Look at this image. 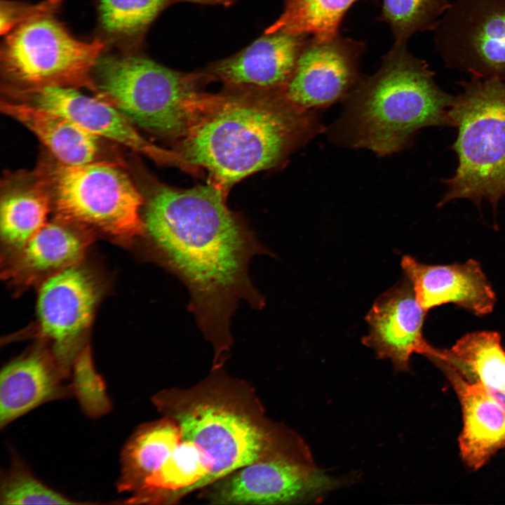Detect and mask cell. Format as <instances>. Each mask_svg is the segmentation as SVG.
<instances>
[{
    "instance_id": "1",
    "label": "cell",
    "mask_w": 505,
    "mask_h": 505,
    "mask_svg": "<svg viewBox=\"0 0 505 505\" xmlns=\"http://www.w3.org/2000/svg\"><path fill=\"white\" fill-rule=\"evenodd\" d=\"M224 194L211 183L187 189L161 185L142 217L159 260L189 290V309L213 344L215 363L229 356L230 321L238 304L264 308L248 265L254 256L269 252L229 209Z\"/></svg>"
},
{
    "instance_id": "2",
    "label": "cell",
    "mask_w": 505,
    "mask_h": 505,
    "mask_svg": "<svg viewBox=\"0 0 505 505\" xmlns=\"http://www.w3.org/2000/svg\"><path fill=\"white\" fill-rule=\"evenodd\" d=\"M206 93L176 151L184 167L206 170L224 193L233 184L281 163L321 130L313 110L277 91Z\"/></svg>"
},
{
    "instance_id": "3",
    "label": "cell",
    "mask_w": 505,
    "mask_h": 505,
    "mask_svg": "<svg viewBox=\"0 0 505 505\" xmlns=\"http://www.w3.org/2000/svg\"><path fill=\"white\" fill-rule=\"evenodd\" d=\"M152 402L177 422L181 439L193 442L206 454L211 471L203 489L261 459L295 434L269 420L252 388L222 368L213 369L191 388L157 393Z\"/></svg>"
},
{
    "instance_id": "4",
    "label": "cell",
    "mask_w": 505,
    "mask_h": 505,
    "mask_svg": "<svg viewBox=\"0 0 505 505\" xmlns=\"http://www.w3.org/2000/svg\"><path fill=\"white\" fill-rule=\"evenodd\" d=\"M346 99L335 140L386 156L409 146L420 129L450 126L454 95L437 85L426 61L394 44L377 72L361 78Z\"/></svg>"
},
{
    "instance_id": "5",
    "label": "cell",
    "mask_w": 505,
    "mask_h": 505,
    "mask_svg": "<svg viewBox=\"0 0 505 505\" xmlns=\"http://www.w3.org/2000/svg\"><path fill=\"white\" fill-rule=\"evenodd\" d=\"M96 95L134 126L179 142L206 93L204 73L187 74L139 55L100 57L93 70Z\"/></svg>"
},
{
    "instance_id": "6",
    "label": "cell",
    "mask_w": 505,
    "mask_h": 505,
    "mask_svg": "<svg viewBox=\"0 0 505 505\" xmlns=\"http://www.w3.org/2000/svg\"><path fill=\"white\" fill-rule=\"evenodd\" d=\"M458 84L449 111L458 165L439 203L466 199L496 208L505 202V81L471 76Z\"/></svg>"
},
{
    "instance_id": "7",
    "label": "cell",
    "mask_w": 505,
    "mask_h": 505,
    "mask_svg": "<svg viewBox=\"0 0 505 505\" xmlns=\"http://www.w3.org/2000/svg\"><path fill=\"white\" fill-rule=\"evenodd\" d=\"M105 46L75 39L53 13L25 21L6 34L1 48L6 90L55 86L96 93L93 70Z\"/></svg>"
},
{
    "instance_id": "8",
    "label": "cell",
    "mask_w": 505,
    "mask_h": 505,
    "mask_svg": "<svg viewBox=\"0 0 505 505\" xmlns=\"http://www.w3.org/2000/svg\"><path fill=\"white\" fill-rule=\"evenodd\" d=\"M41 176L49 188L58 218L126 240L144 233L142 196L115 165L59 163Z\"/></svg>"
},
{
    "instance_id": "9",
    "label": "cell",
    "mask_w": 505,
    "mask_h": 505,
    "mask_svg": "<svg viewBox=\"0 0 505 505\" xmlns=\"http://www.w3.org/2000/svg\"><path fill=\"white\" fill-rule=\"evenodd\" d=\"M349 483L315 462L297 433L276 450L204 488L214 504H293L319 502Z\"/></svg>"
},
{
    "instance_id": "10",
    "label": "cell",
    "mask_w": 505,
    "mask_h": 505,
    "mask_svg": "<svg viewBox=\"0 0 505 505\" xmlns=\"http://www.w3.org/2000/svg\"><path fill=\"white\" fill-rule=\"evenodd\" d=\"M433 32L445 67L505 81V0H455Z\"/></svg>"
},
{
    "instance_id": "11",
    "label": "cell",
    "mask_w": 505,
    "mask_h": 505,
    "mask_svg": "<svg viewBox=\"0 0 505 505\" xmlns=\"http://www.w3.org/2000/svg\"><path fill=\"white\" fill-rule=\"evenodd\" d=\"M100 295L95 276L79 264L49 276L41 285L39 336L49 342L54 356L68 371L84 348Z\"/></svg>"
},
{
    "instance_id": "12",
    "label": "cell",
    "mask_w": 505,
    "mask_h": 505,
    "mask_svg": "<svg viewBox=\"0 0 505 505\" xmlns=\"http://www.w3.org/2000/svg\"><path fill=\"white\" fill-rule=\"evenodd\" d=\"M361 41L337 36L326 40L309 37L294 69L278 93L300 108L313 110L346 98L361 79Z\"/></svg>"
},
{
    "instance_id": "13",
    "label": "cell",
    "mask_w": 505,
    "mask_h": 505,
    "mask_svg": "<svg viewBox=\"0 0 505 505\" xmlns=\"http://www.w3.org/2000/svg\"><path fill=\"white\" fill-rule=\"evenodd\" d=\"M11 93L18 101L62 115L100 138L116 142L158 163L182 166L177 152L147 140L121 112L98 97L87 96L76 88L55 86Z\"/></svg>"
},
{
    "instance_id": "14",
    "label": "cell",
    "mask_w": 505,
    "mask_h": 505,
    "mask_svg": "<svg viewBox=\"0 0 505 505\" xmlns=\"http://www.w3.org/2000/svg\"><path fill=\"white\" fill-rule=\"evenodd\" d=\"M426 314L410 281L401 280L375 300L365 317L370 330L362 342L377 358L389 360L395 371H409L412 354L426 356L431 346L422 335Z\"/></svg>"
},
{
    "instance_id": "15",
    "label": "cell",
    "mask_w": 505,
    "mask_h": 505,
    "mask_svg": "<svg viewBox=\"0 0 505 505\" xmlns=\"http://www.w3.org/2000/svg\"><path fill=\"white\" fill-rule=\"evenodd\" d=\"M310 36L283 31L266 32L234 55L210 65L203 72L229 89L278 91L289 79Z\"/></svg>"
},
{
    "instance_id": "16",
    "label": "cell",
    "mask_w": 505,
    "mask_h": 505,
    "mask_svg": "<svg viewBox=\"0 0 505 505\" xmlns=\"http://www.w3.org/2000/svg\"><path fill=\"white\" fill-rule=\"evenodd\" d=\"M401 267L417 301L426 312L454 304L477 316L490 314L496 296L480 264L474 260L449 265H431L405 255Z\"/></svg>"
},
{
    "instance_id": "17",
    "label": "cell",
    "mask_w": 505,
    "mask_h": 505,
    "mask_svg": "<svg viewBox=\"0 0 505 505\" xmlns=\"http://www.w3.org/2000/svg\"><path fill=\"white\" fill-rule=\"evenodd\" d=\"M69 372L49 349L38 347L8 363L0 375V426L39 405L73 393Z\"/></svg>"
},
{
    "instance_id": "18",
    "label": "cell",
    "mask_w": 505,
    "mask_h": 505,
    "mask_svg": "<svg viewBox=\"0 0 505 505\" xmlns=\"http://www.w3.org/2000/svg\"><path fill=\"white\" fill-rule=\"evenodd\" d=\"M435 365L445 375L460 404L462 429L458 445L461 459L469 469L478 470L505 448V410L480 384L466 379L445 364Z\"/></svg>"
},
{
    "instance_id": "19",
    "label": "cell",
    "mask_w": 505,
    "mask_h": 505,
    "mask_svg": "<svg viewBox=\"0 0 505 505\" xmlns=\"http://www.w3.org/2000/svg\"><path fill=\"white\" fill-rule=\"evenodd\" d=\"M87 228L60 218L46 223L15 252L6 278L26 285L78 264L91 242Z\"/></svg>"
},
{
    "instance_id": "20",
    "label": "cell",
    "mask_w": 505,
    "mask_h": 505,
    "mask_svg": "<svg viewBox=\"0 0 505 505\" xmlns=\"http://www.w3.org/2000/svg\"><path fill=\"white\" fill-rule=\"evenodd\" d=\"M1 110L36 136L59 163L75 166L97 161L100 137L68 118L21 101L2 100Z\"/></svg>"
},
{
    "instance_id": "21",
    "label": "cell",
    "mask_w": 505,
    "mask_h": 505,
    "mask_svg": "<svg viewBox=\"0 0 505 505\" xmlns=\"http://www.w3.org/2000/svg\"><path fill=\"white\" fill-rule=\"evenodd\" d=\"M428 359L434 365L445 364L466 379L480 384L505 410V351L498 332L468 333L449 349L433 346Z\"/></svg>"
},
{
    "instance_id": "22",
    "label": "cell",
    "mask_w": 505,
    "mask_h": 505,
    "mask_svg": "<svg viewBox=\"0 0 505 505\" xmlns=\"http://www.w3.org/2000/svg\"><path fill=\"white\" fill-rule=\"evenodd\" d=\"M211 467L204 452L193 442L182 440L160 469L127 501L130 504H174L186 494L203 489Z\"/></svg>"
},
{
    "instance_id": "23",
    "label": "cell",
    "mask_w": 505,
    "mask_h": 505,
    "mask_svg": "<svg viewBox=\"0 0 505 505\" xmlns=\"http://www.w3.org/2000/svg\"><path fill=\"white\" fill-rule=\"evenodd\" d=\"M182 438L179 424L171 417L140 426L126 444L121 458L119 490L134 494L156 472Z\"/></svg>"
},
{
    "instance_id": "24",
    "label": "cell",
    "mask_w": 505,
    "mask_h": 505,
    "mask_svg": "<svg viewBox=\"0 0 505 505\" xmlns=\"http://www.w3.org/2000/svg\"><path fill=\"white\" fill-rule=\"evenodd\" d=\"M51 194L45 180L39 176L31 185L13 188L1 200V239L15 252L46 224L51 205Z\"/></svg>"
},
{
    "instance_id": "25",
    "label": "cell",
    "mask_w": 505,
    "mask_h": 505,
    "mask_svg": "<svg viewBox=\"0 0 505 505\" xmlns=\"http://www.w3.org/2000/svg\"><path fill=\"white\" fill-rule=\"evenodd\" d=\"M357 0H285L279 18L265 32L283 31L320 40L339 34L348 9Z\"/></svg>"
},
{
    "instance_id": "26",
    "label": "cell",
    "mask_w": 505,
    "mask_h": 505,
    "mask_svg": "<svg viewBox=\"0 0 505 505\" xmlns=\"http://www.w3.org/2000/svg\"><path fill=\"white\" fill-rule=\"evenodd\" d=\"M170 0H97L102 30L112 39H140Z\"/></svg>"
},
{
    "instance_id": "27",
    "label": "cell",
    "mask_w": 505,
    "mask_h": 505,
    "mask_svg": "<svg viewBox=\"0 0 505 505\" xmlns=\"http://www.w3.org/2000/svg\"><path fill=\"white\" fill-rule=\"evenodd\" d=\"M449 0H382L379 18L391 29L394 44L406 45L415 34L433 31Z\"/></svg>"
},
{
    "instance_id": "28",
    "label": "cell",
    "mask_w": 505,
    "mask_h": 505,
    "mask_svg": "<svg viewBox=\"0 0 505 505\" xmlns=\"http://www.w3.org/2000/svg\"><path fill=\"white\" fill-rule=\"evenodd\" d=\"M0 502L1 504H78L39 481L18 457L1 476Z\"/></svg>"
},
{
    "instance_id": "29",
    "label": "cell",
    "mask_w": 505,
    "mask_h": 505,
    "mask_svg": "<svg viewBox=\"0 0 505 505\" xmlns=\"http://www.w3.org/2000/svg\"><path fill=\"white\" fill-rule=\"evenodd\" d=\"M72 384L74 394L82 408L90 416L98 417L107 413L111 404L105 386L93 367L88 346H85L75 359L73 365Z\"/></svg>"
},
{
    "instance_id": "30",
    "label": "cell",
    "mask_w": 505,
    "mask_h": 505,
    "mask_svg": "<svg viewBox=\"0 0 505 505\" xmlns=\"http://www.w3.org/2000/svg\"><path fill=\"white\" fill-rule=\"evenodd\" d=\"M60 1L45 0L37 4L29 5L1 0V34H6L20 24L36 17L54 13Z\"/></svg>"
},
{
    "instance_id": "31",
    "label": "cell",
    "mask_w": 505,
    "mask_h": 505,
    "mask_svg": "<svg viewBox=\"0 0 505 505\" xmlns=\"http://www.w3.org/2000/svg\"><path fill=\"white\" fill-rule=\"evenodd\" d=\"M170 2L173 1H191L203 4H220L224 5H229L236 0H170Z\"/></svg>"
}]
</instances>
